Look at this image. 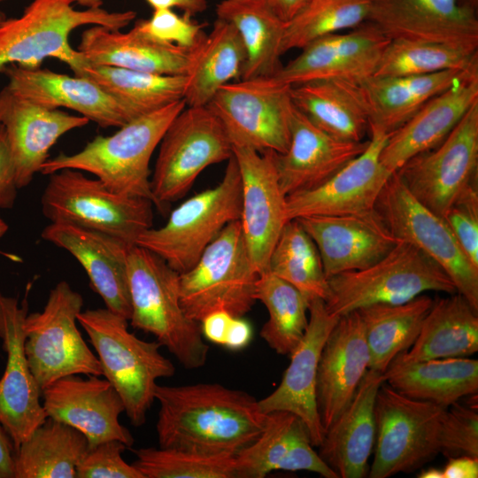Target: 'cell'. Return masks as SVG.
I'll use <instances>...</instances> for the list:
<instances>
[{
  "instance_id": "cell-26",
  "label": "cell",
  "mask_w": 478,
  "mask_h": 478,
  "mask_svg": "<svg viewBox=\"0 0 478 478\" xmlns=\"http://www.w3.org/2000/svg\"><path fill=\"white\" fill-rule=\"evenodd\" d=\"M42 237L71 253L82 266L105 308L129 320L128 244L108 234L68 222H50Z\"/></svg>"
},
{
  "instance_id": "cell-6",
  "label": "cell",
  "mask_w": 478,
  "mask_h": 478,
  "mask_svg": "<svg viewBox=\"0 0 478 478\" xmlns=\"http://www.w3.org/2000/svg\"><path fill=\"white\" fill-rule=\"evenodd\" d=\"M328 285L324 302L338 317L374 304H403L427 291L457 292L437 263L404 241L366 268L328 278Z\"/></svg>"
},
{
  "instance_id": "cell-29",
  "label": "cell",
  "mask_w": 478,
  "mask_h": 478,
  "mask_svg": "<svg viewBox=\"0 0 478 478\" xmlns=\"http://www.w3.org/2000/svg\"><path fill=\"white\" fill-rule=\"evenodd\" d=\"M478 101V66L430 98L407 122L389 135L381 151L391 173L413 156L438 146Z\"/></svg>"
},
{
  "instance_id": "cell-11",
  "label": "cell",
  "mask_w": 478,
  "mask_h": 478,
  "mask_svg": "<svg viewBox=\"0 0 478 478\" xmlns=\"http://www.w3.org/2000/svg\"><path fill=\"white\" fill-rule=\"evenodd\" d=\"M82 306V296L62 281L50 291L42 311L25 319V352L42 391L65 376L102 375L97 357L77 327Z\"/></svg>"
},
{
  "instance_id": "cell-22",
  "label": "cell",
  "mask_w": 478,
  "mask_h": 478,
  "mask_svg": "<svg viewBox=\"0 0 478 478\" xmlns=\"http://www.w3.org/2000/svg\"><path fill=\"white\" fill-rule=\"evenodd\" d=\"M368 21L390 40L426 41L478 50L476 12L459 0H371Z\"/></svg>"
},
{
  "instance_id": "cell-45",
  "label": "cell",
  "mask_w": 478,
  "mask_h": 478,
  "mask_svg": "<svg viewBox=\"0 0 478 478\" xmlns=\"http://www.w3.org/2000/svg\"><path fill=\"white\" fill-rule=\"evenodd\" d=\"M371 0H310L285 23L282 54L368 21Z\"/></svg>"
},
{
  "instance_id": "cell-31",
  "label": "cell",
  "mask_w": 478,
  "mask_h": 478,
  "mask_svg": "<svg viewBox=\"0 0 478 478\" xmlns=\"http://www.w3.org/2000/svg\"><path fill=\"white\" fill-rule=\"evenodd\" d=\"M383 374L368 369L351 401L326 430L319 455L341 478L367 477L376 436L375 400Z\"/></svg>"
},
{
  "instance_id": "cell-43",
  "label": "cell",
  "mask_w": 478,
  "mask_h": 478,
  "mask_svg": "<svg viewBox=\"0 0 478 478\" xmlns=\"http://www.w3.org/2000/svg\"><path fill=\"white\" fill-rule=\"evenodd\" d=\"M268 271L293 285L308 300H326L328 279L317 246L297 220L283 227L272 251Z\"/></svg>"
},
{
  "instance_id": "cell-58",
  "label": "cell",
  "mask_w": 478,
  "mask_h": 478,
  "mask_svg": "<svg viewBox=\"0 0 478 478\" xmlns=\"http://www.w3.org/2000/svg\"><path fill=\"white\" fill-rule=\"evenodd\" d=\"M418 478H443V470L436 467L422 469L417 475Z\"/></svg>"
},
{
  "instance_id": "cell-46",
  "label": "cell",
  "mask_w": 478,
  "mask_h": 478,
  "mask_svg": "<svg viewBox=\"0 0 478 478\" xmlns=\"http://www.w3.org/2000/svg\"><path fill=\"white\" fill-rule=\"evenodd\" d=\"M135 454L133 466L144 478H236L235 456L160 447L141 448Z\"/></svg>"
},
{
  "instance_id": "cell-7",
  "label": "cell",
  "mask_w": 478,
  "mask_h": 478,
  "mask_svg": "<svg viewBox=\"0 0 478 478\" xmlns=\"http://www.w3.org/2000/svg\"><path fill=\"white\" fill-rule=\"evenodd\" d=\"M221 181L173 209L166 223L143 231L135 244L163 258L179 274L189 270L204 250L241 214V177L234 155Z\"/></svg>"
},
{
  "instance_id": "cell-2",
  "label": "cell",
  "mask_w": 478,
  "mask_h": 478,
  "mask_svg": "<svg viewBox=\"0 0 478 478\" xmlns=\"http://www.w3.org/2000/svg\"><path fill=\"white\" fill-rule=\"evenodd\" d=\"M131 326L156 337L186 369L206 363L209 346L199 322L181 304L180 274L154 252L133 244L127 255Z\"/></svg>"
},
{
  "instance_id": "cell-15",
  "label": "cell",
  "mask_w": 478,
  "mask_h": 478,
  "mask_svg": "<svg viewBox=\"0 0 478 478\" xmlns=\"http://www.w3.org/2000/svg\"><path fill=\"white\" fill-rule=\"evenodd\" d=\"M395 173L420 203L443 217L478 182V101L438 146L413 156Z\"/></svg>"
},
{
  "instance_id": "cell-54",
  "label": "cell",
  "mask_w": 478,
  "mask_h": 478,
  "mask_svg": "<svg viewBox=\"0 0 478 478\" xmlns=\"http://www.w3.org/2000/svg\"><path fill=\"white\" fill-rule=\"evenodd\" d=\"M442 470L443 478H477L478 458L471 456L449 458Z\"/></svg>"
},
{
  "instance_id": "cell-47",
  "label": "cell",
  "mask_w": 478,
  "mask_h": 478,
  "mask_svg": "<svg viewBox=\"0 0 478 478\" xmlns=\"http://www.w3.org/2000/svg\"><path fill=\"white\" fill-rule=\"evenodd\" d=\"M440 453L447 459L458 456L478 458V412L459 402L449 406L439 433Z\"/></svg>"
},
{
  "instance_id": "cell-5",
  "label": "cell",
  "mask_w": 478,
  "mask_h": 478,
  "mask_svg": "<svg viewBox=\"0 0 478 478\" xmlns=\"http://www.w3.org/2000/svg\"><path fill=\"white\" fill-rule=\"evenodd\" d=\"M73 0H33L18 18L0 24V69L7 65L35 69L47 58L67 66L78 55L70 34L81 26L121 30L136 17L134 11L110 12L102 7L76 10Z\"/></svg>"
},
{
  "instance_id": "cell-36",
  "label": "cell",
  "mask_w": 478,
  "mask_h": 478,
  "mask_svg": "<svg viewBox=\"0 0 478 478\" xmlns=\"http://www.w3.org/2000/svg\"><path fill=\"white\" fill-rule=\"evenodd\" d=\"M385 382L398 393L448 408L478 392V360L446 358L389 367Z\"/></svg>"
},
{
  "instance_id": "cell-51",
  "label": "cell",
  "mask_w": 478,
  "mask_h": 478,
  "mask_svg": "<svg viewBox=\"0 0 478 478\" xmlns=\"http://www.w3.org/2000/svg\"><path fill=\"white\" fill-rule=\"evenodd\" d=\"M18 190L13 160L5 130L0 124V209H10L13 206Z\"/></svg>"
},
{
  "instance_id": "cell-18",
  "label": "cell",
  "mask_w": 478,
  "mask_h": 478,
  "mask_svg": "<svg viewBox=\"0 0 478 478\" xmlns=\"http://www.w3.org/2000/svg\"><path fill=\"white\" fill-rule=\"evenodd\" d=\"M389 135L369 132L366 150L322 184L287 196L288 220L306 216H339L374 209L378 197L392 174L382 164L381 151Z\"/></svg>"
},
{
  "instance_id": "cell-40",
  "label": "cell",
  "mask_w": 478,
  "mask_h": 478,
  "mask_svg": "<svg viewBox=\"0 0 478 478\" xmlns=\"http://www.w3.org/2000/svg\"><path fill=\"white\" fill-rule=\"evenodd\" d=\"M434 300L425 295L403 304H374L357 310L369 351V368L384 373L417 338Z\"/></svg>"
},
{
  "instance_id": "cell-44",
  "label": "cell",
  "mask_w": 478,
  "mask_h": 478,
  "mask_svg": "<svg viewBox=\"0 0 478 478\" xmlns=\"http://www.w3.org/2000/svg\"><path fill=\"white\" fill-rule=\"evenodd\" d=\"M478 66V50L446 43L392 39L373 76L426 75L447 70L466 71Z\"/></svg>"
},
{
  "instance_id": "cell-13",
  "label": "cell",
  "mask_w": 478,
  "mask_h": 478,
  "mask_svg": "<svg viewBox=\"0 0 478 478\" xmlns=\"http://www.w3.org/2000/svg\"><path fill=\"white\" fill-rule=\"evenodd\" d=\"M290 87L274 76L240 79L222 86L207 106L221 121L233 146L283 153L295 109Z\"/></svg>"
},
{
  "instance_id": "cell-55",
  "label": "cell",
  "mask_w": 478,
  "mask_h": 478,
  "mask_svg": "<svg viewBox=\"0 0 478 478\" xmlns=\"http://www.w3.org/2000/svg\"><path fill=\"white\" fill-rule=\"evenodd\" d=\"M13 443L0 422V478H14Z\"/></svg>"
},
{
  "instance_id": "cell-49",
  "label": "cell",
  "mask_w": 478,
  "mask_h": 478,
  "mask_svg": "<svg viewBox=\"0 0 478 478\" xmlns=\"http://www.w3.org/2000/svg\"><path fill=\"white\" fill-rule=\"evenodd\" d=\"M127 445L109 440L88 447L76 468V478H144L121 456Z\"/></svg>"
},
{
  "instance_id": "cell-56",
  "label": "cell",
  "mask_w": 478,
  "mask_h": 478,
  "mask_svg": "<svg viewBox=\"0 0 478 478\" xmlns=\"http://www.w3.org/2000/svg\"><path fill=\"white\" fill-rule=\"evenodd\" d=\"M153 10L172 9L173 7L181 9L184 13L194 16L204 12L207 8L206 0H145Z\"/></svg>"
},
{
  "instance_id": "cell-27",
  "label": "cell",
  "mask_w": 478,
  "mask_h": 478,
  "mask_svg": "<svg viewBox=\"0 0 478 478\" xmlns=\"http://www.w3.org/2000/svg\"><path fill=\"white\" fill-rule=\"evenodd\" d=\"M368 139L349 142L330 135L294 109L287 150L274 153L277 176L286 196L313 189L340 171L367 147Z\"/></svg>"
},
{
  "instance_id": "cell-57",
  "label": "cell",
  "mask_w": 478,
  "mask_h": 478,
  "mask_svg": "<svg viewBox=\"0 0 478 478\" xmlns=\"http://www.w3.org/2000/svg\"><path fill=\"white\" fill-rule=\"evenodd\" d=\"M278 16L284 21L292 19L310 0H267Z\"/></svg>"
},
{
  "instance_id": "cell-33",
  "label": "cell",
  "mask_w": 478,
  "mask_h": 478,
  "mask_svg": "<svg viewBox=\"0 0 478 478\" xmlns=\"http://www.w3.org/2000/svg\"><path fill=\"white\" fill-rule=\"evenodd\" d=\"M466 71L447 70L426 75L371 76L358 81L368 117L369 132L377 130L390 135L407 122L430 98L453 84Z\"/></svg>"
},
{
  "instance_id": "cell-24",
  "label": "cell",
  "mask_w": 478,
  "mask_h": 478,
  "mask_svg": "<svg viewBox=\"0 0 478 478\" xmlns=\"http://www.w3.org/2000/svg\"><path fill=\"white\" fill-rule=\"evenodd\" d=\"M0 73L7 87L17 95L49 109L67 108L101 127H120L139 117L90 80L49 69H27L7 65Z\"/></svg>"
},
{
  "instance_id": "cell-39",
  "label": "cell",
  "mask_w": 478,
  "mask_h": 478,
  "mask_svg": "<svg viewBox=\"0 0 478 478\" xmlns=\"http://www.w3.org/2000/svg\"><path fill=\"white\" fill-rule=\"evenodd\" d=\"M246 51L235 27L216 19L212 31L197 48L187 73V106L208 105L225 84L242 79Z\"/></svg>"
},
{
  "instance_id": "cell-19",
  "label": "cell",
  "mask_w": 478,
  "mask_h": 478,
  "mask_svg": "<svg viewBox=\"0 0 478 478\" xmlns=\"http://www.w3.org/2000/svg\"><path fill=\"white\" fill-rule=\"evenodd\" d=\"M389 41L377 26L366 21L312 41L274 77L290 86L326 79L358 82L374 75Z\"/></svg>"
},
{
  "instance_id": "cell-25",
  "label": "cell",
  "mask_w": 478,
  "mask_h": 478,
  "mask_svg": "<svg viewBox=\"0 0 478 478\" xmlns=\"http://www.w3.org/2000/svg\"><path fill=\"white\" fill-rule=\"evenodd\" d=\"M89 121L81 115L38 105L4 87L0 90V124L5 130L19 189L30 184L62 135Z\"/></svg>"
},
{
  "instance_id": "cell-12",
  "label": "cell",
  "mask_w": 478,
  "mask_h": 478,
  "mask_svg": "<svg viewBox=\"0 0 478 478\" xmlns=\"http://www.w3.org/2000/svg\"><path fill=\"white\" fill-rule=\"evenodd\" d=\"M446 409L409 398L384 382L376 395L374 456L367 477L412 473L431 461L440 453Z\"/></svg>"
},
{
  "instance_id": "cell-42",
  "label": "cell",
  "mask_w": 478,
  "mask_h": 478,
  "mask_svg": "<svg viewBox=\"0 0 478 478\" xmlns=\"http://www.w3.org/2000/svg\"><path fill=\"white\" fill-rule=\"evenodd\" d=\"M256 300L268 312L260 336L280 355H289L304 336L308 325L307 297L293 285L270 271L257 280Z\"/></svg>"
},
{
  "instance_id": "cell-30",
  "label": "cell",
  "mask_w": 478,
  "mask_h": 478,
  "mask_svg": "<svg viewBox=\"0 0 478 478\" xmlns=\"http://www.w3.org/2000/svg\"><path fill=\"white\" fill-rule=\"evenodd\" d=\"M236 478H263L273 471H308L339 478L314 450L307 427L286 411L267 413L260 435L235 456Z\"/></svg>"
},
{
  "instance_id": "cell-16",
  "label": "cell",
  "mask_w": 478,
  "mask_h": 478,
  "mask_svg": "<svg viewBox=\"0 0 478 478\" xmlns=\"http://www.w3.org/2000/svg\"><path fill=\"white\" fill-rule=\"evenodd\" d=\"M274 153L233 146L241 177L239 222L250 257L259 274L268 270L272 251L289 221L287 196L279 183Z\"/></svg>"
},
{
  "instance_id": "cell-62",
  "label": "cell",
  "mask_w": 478,
  "mask_h": 478,
  "mask_svg": "<svg viewBox=\"0 0 478 478\" xmlns=\"http://www.w3.org/2000/svg\"><path fill=\"white\" fill-rule=\"evenodd\" d=\"M6 19V15L4 14V12H3L2 11H0V24Z\"/></svg>"
},
{
  "instance_id": "cell-41",
  "label": "cell",
  "mask_w": 478,
  "mask_h": 478,
  "mask_svg": "<svg viewBox=\"0 0 478 478\" xmlns=\"http://www.w3.org/2000/svg\"><path fill=\"white\" fill-rule=\"evenodd\" d=\"M88 447L81 432L47 418L15 450L14 478H76Z\"/></svg>"
},
{
  "instance_id": "cell-14",
  "label": "cell",
  "mask_w": 478,
  "mask_h": 478,
  "mask_svg": "<svg viewBox=\"0 0 478 478\" xmlns=\"http://www.w3.org/2000/svg\"><path fill=\"white\" fill-rule=\"evenodd\" d=\"M374 209L391 233L437 263L457 292L478 312V267L468 258L443 217L420 203L396 173L382 188Z\"/></svg>"
},
{
  "instance_id": "cell-48",
  "label": "cell",
  "mask_w": 478,
  "mask_h": 478,
  "mask_svg": "<svg viewBox=\"0 0 478 478\" xmlns=\"http://www.w3.org/2000/svg\"><path fill=\"white\" fill-rule=\"evenodd\" d=\"M135 25L158 41L189 50L197 49L206 36L204 25L186 13L178 15L172 9L154 10L149 19H141Z\"/></svg>"
},
{
  "instance_id": "cell-23",
  "label": "cell",
  "mask_w": 478,
  "mask_h": 478,
  "mask_svg": "<svg viewBox=\"0 0 478 478\" xmlns=\"http://www.w3.org/2000/svg\"><path fill=\"white\" fill-rule=\"evenodd\" d=\"M315 243L328 278L366 268L401 242L378 212L295 219Z\"/></svg>"
},
{
  "instance_id": "cell-9",
  "label": "cell",
  "mask_w": 478,
  "mask_h": 478,
  "mask_svg": "<svg viewBox=\"0 0 478 478\" xmlns=\"http://www.w3.org/2000/svg\"><path fill=\"white\" fill-rule=\"evenodd\" d=\"M259 276L250 257L239 220L230 222L197 263L179 276L181 306L197 321L223 310L243 317L256 303Z\"/></svg>"
},
{
  "instance_id": "cell-3",
  "label": "cell",
  "mask_w": 478,
  "mask_h": 478,
  "mask_svg": "<svg viewBox=\"0 0 478 478\" xmlns=\"http://www.w3.org/2000/svg\"><path fill=\"white\" fill-rule=\"evenodd\" d=\"M185 107L183 99L141 115L111 135H96L76 153L48 158L40 173L49 175L65 168L84 171L115 192L147 198L154 204L150 158L171 121Z\"/></svg>"
},
{
  "instance_id": "cell-1",
  "label": "cell",
  "mask_w": 478,
  "mask_h": 478,
  "mask_svg": "<svg viewBox=\"0 0 478 478\" xmlns=\"http://www.w3.org/2000/svg\"><path fill=\"white\" fill-rule=\"evenodd\" d=\"M160 448L235 456L262 432L267 413L251 394L220 383L157 385Z\"/></svg>"
},
{
  "instance_id": "cell-60",
  "label": "cell",
  "mask_w": 478,
  "mask_h": 478,
  "mask_svg": "<svg viewBox=\"0 0 478 478\" xmlns=\"http://www.w3.org/2000/svg\"><path fill=\"white\" fill-rule=\"evenodd\" d=\"M459 1H460V4H462L463 5L475 12L477 11L478 0H459Z\"/></svg>"
},
{
  "instance_id": "cell-21",
  "label": "cell",
  "mask_w": 478,
  "mask_h": 478,
  "mask_svg": "<svg viewBox=\"0 0 478 478\" xmlns=\"http://www.w3.org/2000/svg\"><path fill=\"white\" fill-rule=\"evenodd\" d=\"M308 325L292 352L278 387L258 400L265 413L286 411L298 416L308 428L312 443L319 447L325 436L317 408L316 383L320 353L339 317L328 312L321 298L308 303Z\"/></svg>"
},
{
  "instance_id": "cell-50",
  "label": "cell",
  "mask_w": 478,
  "mask_h": 478,
  "mask_svg": "<svg viewBox=\"0 0 478 478\" xmlns=\"http://www.w3.org/2000/svg\"><path fill=\"white\" fill-rule=\"evenodd\" d=\"M443 218L468 258L478 267V183L468 187Z\"/></svg>"
},
{
  "instance_id": "cell-52",
  "label": "cell",
  "mask_w": 478,
  "mask_h": 478,
  "mask_svg": "<svg viewBox=\"0 0 478 478\" xmlns=\"http://www.w3.org/2000/svg\"><path fill=\"white\" fill-rule=\"evenodd\" d=\"M232 317L223 310L206 314L199 322L204 339L222 346Z\"/></svg>"
},
{
  "instance_id": "cell-63",
  "label": "cell",
  "mask_w": 478,
  "mask_h": 478,
  "mask_svg": "<svg viewBox=\"0 0 478 478\" xmlns=\"http://www.w3.org/2000/svg\"><path fill=\"white\" fill-rule=\"evenodd\" d=\"M4 0H0V3L3 2Z\"/></svg>"
},
{
  "instance_id": "cell-8",
  "label": "cell",
  "mask_w": 478,
  "mask_h": 478,
  "mask_svg": "<svg viewBox=\"0 0 478 478\" xmlns=\"http://www.w3.org/2000/svg\"><path fill=\"white\" fill-rule=\"evenodd\" d=\"M49 175L41 204L50 222L73 223L128 244H135L137 237L153 226L154 204L150 199L115 192L76 169Z\"/></svg>"
},
{
  "instance_id": "cell-4",
  "label": "cell",
  "mask_w": 478,
  "mask_h": 478,
  "mask_svg": "<svg viewBox=\"0 0 478 478\" xmlns=\"http://www.w3.org/2000/svg\"><path fill=\"white\" fill-rule=\"evenodd\" d=\"M78 323L97 353L102 375L120 395L130 422L140 427L155 401L157 381L172 377L173 364L158 341L147 342L128 330L127 320L107 308L81 311Z\"/></svg>"
},
{
  "instance_id": "cell-28",
  "label": "cell",
  "mask_w": 478,
  "mask_h": 478,
  "mask_svg": "<svg viewBox=\"0 0 478 478\" xmlns=\"http://www.w3.org/2000/svg\"><path fill=\"white\" fill-rule=\"evenodd\" d=\"M369 360L358 312L340 316L327 337L318 365L316 400L325 432L351 401Z\"/></svg>"
},
{
  "instance_id": "cell-20",
  "label": "cell",
  "mask_w": 478,
  "mask_h": 478,
  "mask_svg": "<svg viewBox=\"0 0 478 478\" xmlns=\"http://www.w3.org/2000/svg\"><path fill=\"white\" fill-rule=\"evenodd\" d=\"M42 398L48 418L81 432L89 447L109 440L120 441L127 447L133 445L132 434L119 420L125 412L123 402L105 378L65 376L44 388Z\"/></svg>"
},
{
  "instance_id": "cell-38",
  "label": "cell",
  "mask_w": 478,
  "mask_h": 478,
  "mask_svg": "<svg viewBox=\"0 0 478 478\" xmlns=\"http://www.w3.org/2000/svg\"><path fill=\"white\" fill-rule=\"evenodd\" d=\"M74 75L87 78L132 109L138 116L183 100L186 75H165L95 65L78 51L68 66Z\"/></svg>"
},
{
  "instance_id": "cell-37",
  "label": "cell",
  "mask_w": 478,
  "mask_h": 478,
  "mask_svg": "<svg viewBox=\"0 0 478 478\" xmlns=\"http://www.w3.org/2000/svg\"><path fill=\"white\" fill-rule=\"evenodd\" d=\"M218 19L237 30L246 51L242 79L272 77L281 69L285 23L267 0H222Z\"/></svg>"
},
{
  "instance_id": "cell-53",
  "label": "cell",
  "mask_w": 478,
  "mask_h": 478,
  "mask_svg": "<svg viewBox=\"0 0 478 478\" xmlns=\"http://www.w3.org/2000/svg\"><path fill=\"white\" fill-rule=\"evenodd\" d=\"M252 335L251 324L243 317L233 316L222 346L230 351H241L250 344Z\"/></svg>"
},
{
  "instance_id": "cell-32",
  "label": "cell",
  "mask_w": 478,
  "mask_h": 478,
  "mask_svg": "<svg viewBox=\"0 0 478 478\" xmlns=\"http://www.w3.org/2000/svg\"><path fill=\"white\" fill-rule=\"evenodd\" d=\"M196 50L158 41L135 24L127 32L93 26L83 31L77 48L95 65L165 75H187Z\"/></svg>"
},
{
  "instance_id": "cell-61",
  "label": "cell",
  "mask_w": 478,
  "mask_h": 478,
  "mask_svg": "<svg viewBox=\"0 0 478 478\" xmlns=\"http://www.w3.org/2000/svg\"><path fill=\"white\" fill-rule=\"evenodd\" d=\"M8 228L7 223L0 217V238L7 232Z\"/></svg>"
},
{
  "instance_id": "cell-34",
  "label": "cell",
  "mask_w": 478,
  "mask_h": 478,
  "mask_svg": "<svg viewBox=\"0 0 478 478\" xmlns=\"http://www.w3.org/2000/svg\"><path fill=\"white\" fill-rule=\"evenodd\" d=\"M477 313L458 292L434 300L412 345L399 354L389 367L429 359L469 357L476 353Z\"/></svg>"
},
{
  "instance_id": "cell-10",
  "label": "cell",
  "mask_w": 478,
  "mask_h": 478,
  "mask_svg": "<svg viewBox=\"0 0 478 478\" xmlns=\"http://www.w3.org/2000/svg\"><path fill=\"white\" fill-rule=\"evenodd\" d=\"M158 146L150 189L154 206L162 212L188 193L204 169L233 156L224 126L207 105H186L171 121Z\"/></svg>"
},
{
  "instance_id": "cell-17",
  "label": "cell",
  "mask_w": 478,
  "mask_h": 478,
  "mask_svg": "<svg viewBox=\"0 0 478 478\" xmlns=\"http://www.w3.org/2000/svg\"><path fill=\"white\" fill-rule=\"evenodd\" d=\"M27 310L26 299L19 305L16 297L0 292V338L6 353L0 379V422L15 450L48 418L25 352Z\"/></svg>"
},
{
  "instance_id": "cell-35",
  "label": "cell",
  "mask_w": 478,
  "mask_h": 478,
  "mask_svg": "<svg viewBox=\"0 0 478 478\" xmlns=\"http://www.w3.org/2000/svg\"><path fill=\"white\" fill-rule=\"evenodd\" d=\"M294 106L321 130L338 139L362 142L369 122L358 81L326 79L290 87Z\"/></svg>"
},
{
  "instance_id": "cell-59",
  "label": "cell",
  "mask_w": 478,
  "mask_h": 478,
  "mask_svg": "<svg viewBox=\"0 0 478 478\" xmlns=\"http://www.w3.org/2000/svg\"><path fill=\"white\" fill-rule=\"evenodd\" d=\"M77 4L86 8L102 7L104 0H73Z\"/></svg>"
}]
</instances>
